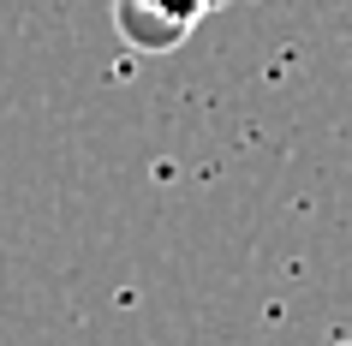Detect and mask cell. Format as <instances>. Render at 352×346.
<instances>
[{"mask_svg":"<svg viewBox=\"0 0 352 346\" xmlns=\"http://www.w3.org/2000/svg\"><path fill=\"white\" fill-rule=\"evenodd\" d=\"M113 30H120L126 48H144V54H173V48L191 42L186 24L162 19V12H149V6H138V0H113Z\"/></svg>","mask_w":352,"mask_h":346,"instance_id":"cell-1","label":"cell"},{"mask_svg":"<svg viewBox=\"0 0 352 346\" xmlns=\"http://www.w3.org/2000/svg\"><path fill=\"white\" fill-rule=\"evenodd\" d=\"M138 6H149V12H162V19H173V24H186V30H197L209 12H221V6H233V0H138Z\"/></svg>","mask_w":352,"mask_h":346,"instance_id":"cell-2","label":"cell"}]
</instances>
